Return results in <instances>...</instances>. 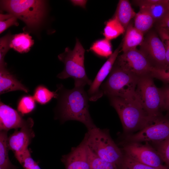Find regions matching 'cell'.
Returning <instances> with one entry per match:
<instances>
[{
	"label": "cell",
	"instance_id": "6da1fadb",
	"mask_svg": "<svg viewBox=\"0 0 169 169\" xmlns=\"http://www.w3.org/2000/svg\"><path fill=\"white\" fill-rule=\"evenodd\" d=\"M87 92L83 87L65 90L59 100L60 116L63 121H77L83 124L88 130L95 126L90 115Z\"/></svg>",
	"mask_w": 169,
	"mask_h": 169
},
{
	"label": "cell",
	"instance_id": "7a4b0ae2",
	"mask_svg": "<svg viewBox=\"0 0 169 169\" xmlns=\"http://www.w3.org/2000/svg\"><path fill=\"white\" fill-rule=\"evenodd\" d=\"M111 105L117 112L124 132L139 131L155 119L151 117L136 99L109 97Z\"/></svg>",
	"mask_w": 169,
	"mask_h": 169
},
{
	"label": "cell",
	"instance_id": "3957f363",
	"mask_svg": "<svg viewBox=\"0 0 169 169\" xmlns=\"http://www.w3.org/2000/svg\"><path fill=\"white\" fill-rule=\"evenodd\" d=\"M85 52L82 45L77 38L72 50L67 47L63 53L58 55V58L63 63L64 68L57 77L61 79L72 78L74 80V87H84L86 85L90 86L92 81L88 78L86 73Z\"/></svg>",
	"mask_w": 169,
	"mask_h": 169
},
{
	"label": "cell",
	"instance_id": "277c9868",
	"mask_svg": "<svg viewBox=\"0 0 169 169\" xmlns=\"http://www.w3.org/2000/svg\"><path fill=\"white\" fill-rule=\"evenodd\" d=\"M84 139L95 155L119 167L123 154L111 138L109 130L95 126L88 130Z\"/></svg>",
	"mask_w": 169,
	"mask_h": 169
},
{
	"label": "cell",
	"instance_id": "5b68a950",
	"mask_svg": "<svg viewBox=\"0 0 169 169\" xmlns=\"http://www.w3.org/2000/svg\"><path fill=\"white\" fill-rule=\"evenodd\" d=\"M139 77L125 70L115 62L101 90L104 95L125 99H136V89Z\"/></svg>",
	"mask_w": 169,
	"mask_h": 169
},
{
	"label": "cell",
	"instance_id": "8992f818",
	"mask_svg": "<svg viewBox=\"0 0 169 169\" xmlns=\"http://www.w3.org/2000/svg\"><path fill=\"white\" fill-rule=\"evenodd\" d=\"M1 5L2 9L14 15L32 29L39 26L45 14L43 0H2Z\"/></svg>",
	"mask_w": 169,
	"mask_h": 169
},
{
	"label": "cell",
	"instance_id": "52a82bcc",
	"mask_svg": "<svg viewBox=\"0 0 169 169\" xmlns=\"http://www.w3.org/2000/svg\"><path fill=\"white\" fill-rule=\"evenodd\" d=\"M150 74L139 77L136 89L137 99L150 117L155 118L161 115L163 97L161 88L155 84Z\"/></svg>",
	"mask_w": 169,
	"mask_h": 169
},
{
	"label": "cell",
	"instance_id": "ba28073f",
	"mask_svg": "<svg viewBox=\"0 0 169 169\" xmlns=\"http://www.w3.org/2000/svg\"><path fill=\"white\" fill-rule=\"evenodd\" d=\"M169 137V118L162 115L155 119L141 130L127 136L126 141L155 143L161 141Z\"/></svg>",
	"mask_w": 169,
	"mask_h": 169
},
{
	"label": "cell",
	"instance_id": "9c48e42d",
	"mask_svg": "<svg viewBox=\"0 0 169 169\" xmlns=\"http://www.w3.org/2000/svg\"><path fill=\"white\" fill-rule=\"evenodd\" d=\"M123 153L135 161L156 168L163 166V161L156 150L147 142L126 141L121 143Z\"/></svg>",
	"mask_w": 169,
	"mask_h": 169
},
{
	"label": "cell",
	"instance_id": "30bf717a",
	"mask_svg": "<svg viewBox=\"0 0 169 169\" xmlns=\"http://www.w3.org/2000/svg\"><path fill=\"white\" fill-rule=\"evenodd\" d=\"M115 62L125 70L138 77L150 74L153 67L146 56L136 48L118 55Z\"/></svg>",
	"mask_w": 169,
	"mask_h": 169
},
{
	"label": "cell",
	"instance_id": "8fae6325",
	"mask_svg": "<svg viewBox=\"0 0 169 169\" xmlns=\"http://www.w3.org/2000/svg\"><path fill=\"white\" fill-rule=\"evenodd\" d=\"M33 119L29 118L27 123L20 130H15L8 137L9 149L13 151L15 158L21 165L24 156L30 151L28 147L35 136L33 129Z\"/></svg>",
	"mask_w": 169,
	"mask_h": 169
},
{
	"label": "cell",
	"instance_id": "7c38bea8",
	"mask_svg": "<svg viewBox=\"0 0 169 169\" xmlns=\"http://www.w3.org/2000/svg\"><path fill=\"white\" fill-rule=\"evenodd\" d=\"M140 46V50L146 56L153 67L169 69L166 63L164 45L156 33H149Z\"/></svg>",
	"mask_w": 169,
	"mask_h": 169
},
{
	"label": "cell",
	"instance_id": "4fadbf2b",
	"mask_svg": "<svg viewBox=\"0 0 169 169\" xmlns=\"http://www.w3.org/2000/svg\"><path fill=\"white\" fill-rule=\"evenodd\" d=\"M121 47L122 44H120L103 64L92 81L87 92L89 100L96 101L103 95L100 87L105 79L110 73Z\"/></svg>",
	"mask_w": 169,
	"mask_h": 169
},
{
	"label": "cell",
	"instance_id": "5bb4252c",
	"mask_svg": "<svg viewBox=\"0 0 169 169\" xmlns=\"http://www.w3.org/2000/svg\"><path fill=\"white\" fill-rule=\"evenodd\" d=\"M61 161L65 169H90L88 147L84 139L70 152L62 156Z\"/></svg>",
	"mask_w": 169,
	"mask_h": 169
},
{
	"label": "cell",
	"instance_id": "9a60e30c",
	"mask_svg": "<svg viewBox=\"0 0 169 169\" xmlns=\"http://www.w3.org/2000/svg\"><path fill=\"white\" fill-rule=\"evenodd\" d=\"M28 118L25 120L15 110L2 102L0 103V130L8 131L18 129L25 125Z\"/></svg>",
	"mask_w": 169,
	"mask_h": 169
},
{
	"label": "cell",
	"instance_id": "2e32d148",
	"mask_svg": "<svg viewBox=\"0 0 169 169\" xmlns=\"http://www.w3.org/2000/svg\"><path fill=\"white\" fill-rule=\"evenodd\" d=\"M140 9L148 12L155 21H160L169 12V0L135 1Z\"/></svg>",
	"mask_w": 169,
	"mask_h": 169
},
{
	"label": "cell",
	"instance_id": "e0dca14e",
	"mask_svg": "<svg viewBox=\"0 0 169 169\" xmlns=\"http://www.w3.org/2000/svg\"><path fill=\"white\" fill-rule=\"evenodd\" d=\"M0 67V93L20 90L27 93L28 90L6 69Z\"/></svg>",
	"mask_w": 169,
	"mask_h": 169
},
{
	"label": "cell",
	"instance_id": "ac0fdd59",
	"mask_svg": "<svg viewBox=\"0 0 169 169\" xmlns=\"http://www.w3.org/2000/svg\"><path fill=\"white\" fill-rule=\"evenodd\" d=\"M125 31L122 44L121 50L123 53L136 49L137 46L141 44L144 40V34L135 28L132 23L129 24Z\"/></svg>",
	"mask_w": 169,
	"mask_h": 169
},
{
	"label": "cell",
	"instance_id": "d6986e66",
	"mask_svg": "<svg viewBox=\"0 0 169 169\" xmlns=\"http://www.w3.org/2000/svg\"><path fill=\"white\" fill-rule=\"evenodd\" d=\"M136 13L128 0H120L118 4L114 18L117 19L126 30L131 19Z\"/></svg>",
	"mask_w": 169,
	"mask_h": 169
},
{
	"label": "cell",
	"instance_id": "ffe728a7",
	"mask_svg": "<svg viewBox=\"0 0 169 169\" xmlns=\"http://www.w3.org/2000/svg\"><path fill=\"white\" fill-rule=\"evenodd\" d=\"M32 37L27 33H23L12 35L10 47L20 53L28 52L34 44Z\"/></svg>",
	"mask_w": 169,
	"mask_h": 169
},
{
	"label": "cell",
	"instance_id": "44dd1931",
	"mask_svg": "<svg viewBox=\"0 0 169 169\" xmlns=\"http://www.w3.org/2000/svg\"><path fill=\"white\" fill-rule=\"evenodd\" d=\"M7 133L6 131L0 132V169H17L18 167L13 165L9 159Z\"/></svg>",
	"mask_w": 169,
	"mask_h": 169
},
{
	"label": "cell",
	"instance_id": "7402d4cb",
	"mask_svg": "<svg viewBox=\"0 0 169 169\" xmlns=\"http://www.w3.org/2000/svg\"><path fill=\"white\" fill-rule=\"evenodd\" d=\"M155 20L146 11L140 9L135 17L134 27L143 34L152 26Z\"/></svg>",
	"mask_w": 169,
	"mask_h": 169
},
{
	"label": "cell",
	"instance_id": "603a6c76",
	"mask_svg": "<svg viewBox=\"0 0 169 169\" xmlns=\"http://www.w3.org/2000/svg\"><path fill=\"white\" fill-rule=\"evenodd\" d=\"M125 30L115 18L110 19L106 24L103 34L105 38L110 40L123 34Z\"/></svg>",
	"mask_w": 169,
	"mask_h": 169
},
{
	"label": "cell",
	"instance_id": "cb8c5ba5",
	"mask_svg": "<svg viewBox=\"0 0 169 169\" xmlns=\"http://www.w3.org/2000/svg\"><path fill=\"white\" fill-rule=\"evenodd\" d=\"M110 40L105 38L95 42L90 48V50L99 56L109 58L113 53Z\"/></svg>",
	"mask_w": 169,
	"mask_h": 169
},
{
	"label": "cell",
	"instance_id": "d4e9b609",
	"mask_svg": "<svg viewBox=\"0 0 169 169\" xmlns=\"http://www.w3.org/2000/svg\"><path fill=\"white\" fill-rule=\"evenodd\" d=\"M88 150L90 169H119L117 165L105 161L95 155L88 147Z\"/></svg>",
	"mask_w": 169,
	"mask_h": 169
},
{
	"label": "cell",
	"instance_id": "484cf974",
	"mask_svg": "<svg viewBox=\"0 0 169 169\" xmlns=\"http://www.w3.org/2000/svg\"><path fill=\"white\" fill-rule=\"evenodd\" d=\"M123 154V157L119 166V169H168L165 165L160 167L156 168L143 164Z\"/></svg>",
	"mask_w": 169,
	"mask_h": 169
},
{
	"label": "cell",
	"instance_id": "4316f807",
	"mask_svg": "<svg viewBox=\"0 0 169 169\" xmlns=\"http://www.w3.org/2000/svg\"><path fill=\"white\" fill-rule=\"evenodd\" d=\"M58 94L56 92L50 91L44 86L40 85L36 89L33 95L34 100L41 104H45L52 98H57Z\"/></svg>",
	"mask_w": 169,
	"mask_h": 169
},
{
	"label": "cell",
	"instance_id": "83f0119b",
	"mask_svg": "<svg viewBox=\"0 0 169 169\" xmlns=\"http://www.w3.org/2000/svg\"><path fill=\"white\" fill-rule=\"evenodd\" d=\"M152 143L163 163L169 169V137L161 141Z\"/></svg>",
	"mask_w": 169,
	"mask_h": 169
},
{
	"label": "cell",
	"instance_id": "f1b7e54d",
	"mask_svg": "<svg viewBox=\"0 0 169 169\" xmlns=\"http://www.w3.org/2000/svg\"><path fill=\"white\" fill-rule=\"evenodd\" d=\"M35 100L33 97L27 96L23 97L19 101L17 107L18 110L22 115L32 112L35 107Z\"/></svg>",
	"mask_w": 169,
	"mask_h": 169
},
{
	"label": "cell",
	"instance_id": "f546056e",
	"mask_svg": "<svg viewBox=\"0 0 169 169\" xmlns=\"http://www.w3.org/2000/svg\"><path fill=\"white\" fill-rule=\"evenodd\" d=\"M12 35L10 33L1 37L0 39V67H6L4 57L10 48V44Z\"/></svg>",
	"mask_w": 169,
	"mask_h": 169
},
{
	"label": "cell",
	"instance_id": "4dcf8cb0",
	"mask_svg": "<svg viewBox=\"0 0 169 169\" xmlns=\"http://www.w3.org/2000/svg\"><path fill=\"white\" fill-rule=\"evenodd\" d=\"M17 18L13 14L8 13L0 14V33L1 34L12 26H18Z\"/></svg>",
	"mask_w": 169,
	"mask_h": 169
},
{
	"label": "cell",
	"instance_id": "1f68e13d",
	"mask_svg": "<svg viewBox=\"0 0 169 169\" xmlns=\"http://www.w3.org/2000/svg\"><path fill=\"white\" fill-rule=\"evenodd\" d=\"M150 74L153 78L159 79L166 84H169V69H165L153 67Z\"/></svg>",
	"mask_w": 169,
	"mask_h": 169
},
{
	"label": "cell",
	"instance_id": "d6a6232c",
	"mask_svg": "<svg viewBox=\"0 0 169 169\" xmlns=\"http://www.w3.org/2000/svg\"><path fill=\"white\" fill-rule=\"evenodd\" d=\"M158 31L165 47L166 63L169 68V32L166 29L159 27L158 28Z\"/></svg>",
	"mask_w": 169,
	"mask_h": 169
},
{
	"label": "cell",
	"instance_id": "836d02e7",
	"mask_svg": "<svg viewBox=\"0 0 169 169\" xmlns=\"http://www.w3.org/2000/svg\"><path fill=\"white\" fill-rule=\"evenodd\" d=\"M31 151L28 152L24 156L22 165L24 169H41L38 163L32 158Z\"/></svg>",
	"mask_w": 169,
	"mask_h": 169
},
{
	"label": "cell",
	"instance_id": "e575fe53",
	"mask_svg": "<svg viewBox=\"0 0 169 169\" xmlns=\"http://www.w3.org/2000/svg\"><path fill=\"white\" fill-rule=\"evenodd\" d=\"M161 88L163 97L162 110L166 111L169 114V84H166Z\"/></svg>",
	"mask_w": 169,
	"mask_h": 169
},
{
	"label": "cell",
	"instance_id": "d590c367",
	"mask_svg": "<svg viewBox=\"0 0 169 169\" xmlns=\"http://www.w3.org/2000/svg\"><path fill=\"white\" fill-rule=\"evenodd\" d=\"M159 21V27L163 28L169 32V12Z\"/></svg>",
	"mask_w": 169,
	"mask_h": 169
},
{
	"label": "cell",
	"instance_id": "8d00e7d4",
	"mask_svg": "<svg viewBox=\"0 0 169 169\" xmlns=\"http://www.w3.org/2000/svg\"><path fill=\"white\" fill-rule=\"evenodd\" d=\"M70 2L74 6H78L83 8H85L87 1L84 0H70Z\"/></svg>",
	"mask_w": 169,
	"mask_h": 169
}]
</instances>
